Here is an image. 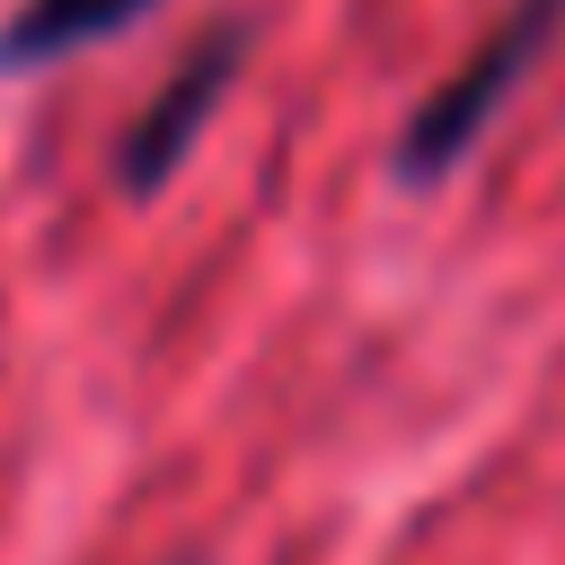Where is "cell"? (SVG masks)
Masks as SVG:
<instances>
[{"label":"cell","mask_w":565,"mask_h":565,"mask_svg":"<svg viewBox=\"0 0 565 565\" xmlns=\"http://www.w3.org/2000/svg\"><path fill=\"white\" fill-rule=\"evenodd\" d=\"M556 35H565V0H512V9L468 44V62L406 115V132H397V177H406V185L450 177V168L486 141V124L503 115V97L547 62Z\"/></svg>","instance_id":"obj_1"},{"label":"cell","mask_w":565,"mask_h":565,"mask_svg":"<svg viewBox=\"0 0 565 565\" xmlns=\"http://www.w3.org/2000/svg\"><path fill=\"white\" fill-rule=\"evenodd\" d=\"M238 53H247V35L238 26H221L212 44H194L185 53V71L141 106V124L124 132V150H115V177H124V194H159L168 177H177V159L194 150V132H203V115L230 97V71H238Z\"/></svg>","instance_id":"obj_2"},{"label":"cell","mask_w":565,"mask_h":565,"mask_svg":"<svg viewBox=\"0 0 565 565\" xmlns=\"http://www.w3.org/2000/svg\"><path fill=\"white\" fill-rule=\"evenodd\" d=\"M150 0H18V18L0 26V71H35V62H62L115 26H132Z\"/></svg>","instance_id":"obj_3"}]
</instances>
